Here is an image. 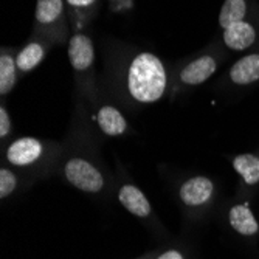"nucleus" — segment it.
<instances>
[{
    "label": "nucleus",
    "mask_w": 259,
    "mask_h": 259,
    "mask_svg": "<svg viewBox=\"0 0 259 259\" xmlns=\"http://www.w3.org/2000/svg\"><path fill=\"white\" fill-rule=\"evenodd\" d=\"M166 87V70L158 56L140 53L132 59L126 75V92L134 103H157L163 98Z\"/></svg>",
    "instance_id": "nucleus-1"
},
{
    "label": "nucleus",
    "mask_w": 259,
    "mask_h": 259,
    "mask_svg": "<svg viewBox=\"0 0 259 259\" xmlns=\"http://www.w3.org/2000/svg\"><path fill=\"white\" fill-rule=\"evenodd\" d=\"M64 176L68 183L84 193H100L106 185L97 164L85 157H70L64 164Z\"/></svg>",
    "instance_id": "nucleus-2"
},
{
    "label": "nucleus",
    "mask_w": 259,
    "mask_h": 259,
    "mask_svg": "<svg viewBox=\"0 0 259 259\" xmlns=\"http://www.w3.org/2000/svg\"><path fill=\"white\" fill-rule=\"evenodd\" d=\"M47 149H49L47 141L34 137H20L8 145L5 151V158L13 166L27 168L42 160L47 154Z\"/></svg>",
    "instance_id": "nucleus-3"
},
{
    "label": "nucleus",
    "mask_w": 259,
    "mask_h": 259,
    "mask_svg": "<svg viewBox=\"0 0 259 259\" xmlns=\"http://www.w3.org/2000/svg\"><path fill=\"white\" fill-rule=\"evenodd\" d=\"M214 193V185L208 177H193L188 179L180 188V199L188 206L205 205Z\"/></svg>",
    "instance_id": "nucleus-4"
},
{
    "label": "nucleus",
    "mask_w": 259,
    "mask_h": 259,
    "mask_svg": "<svg viewBox=\"0 0 259 259\" xmlns=\"http://www.w3.org/2000/svg\"><path fill=\"white\" fill-rule=\"evenodd\" d=\"M68 59L76 72H84L90 68L95 59V50L89 36L78 33L68 42Z\"/></svg>",
    "instance_id": "nucleus-5"
},
{
    "label": "nucleus",
    "mask_w": 259,
    "mask_h": 259,
    "mask_svg": "<svg viewBox=\"0 0 259 259\" xmlns=\"http://www.w3.org/2000/svg\"><path fill=\"white\" fill-rule=\"evenodd\" d=\"M218 68V62L213 56H202L190 62L180 72V81L186 85H199L211 78Z\"/></svg>",
    "instance_id": "nucleus-6"
},
{
    "label": "nucleus",
    "mask_w": 259,
    "mask_h": 259,
    "mask_svg": "<svg viewBox=\"0 0 259 259\" xmlns=\"http://www.w3.org/2000/svg\"><path fill=\"white\" fill-rule=\"evenodd\" d=\"M97 124L100 131L107 137H120L129 131V124L124 115L110 104L100 107L97 113Z\"/></svg>",
    "instance_id": "nucleus-7"
},
{
    "label": "nucleus",
    "mask_w": 259,
    "mask_h": 259,
    "mask_svg": "<svg viewBox=\"0 0 259 259\" xmlns=\"http://www.w3.org/2000/svg\"><path fill=\"white\" fill-rule=\"evenodd\" d=\"M121 205L137 218H148L151 214V203L146 196L134 185H123L118 191Z\"/></svg>",
    "instance_id": "nucleus-8"
},
{
    "label": "nucleus",
    "mask_w": 259,
    "mask_h": 259,
    "mask_svg": "<svg viewBox=\"0 0 259 259\" xmlns=\"http://www.w3.org/2000/svg\"><path fill=\"white\" fill-rule=\"evenodd\" d=\"M254 39H256L254 28L248 22H244V20L234 23V25L228 27L224 31V42L231 50H238V52L245 50L253 45Z\"/></svg>",
    "instance_id": "nucleus-9"
},
{
    "label": "nucleus",
    "mask_w": 259,
    "mask_h": 259,
    "mask_svg": "<svg viewBox=\"0 0 259 259\" xmlns=\"http://www.w3.org/2000/svg\"><path fill=\"white\" fill-rule=\"evenodd\" d=\"M230 225L233 227V230L242 234V236H253L259 231V224L254 219L251 209L247 203H241L236 205L230 209Z\"/></svg>",
    "instance_id": "nucleus-10"
},
{
    "label": "nucleus",
    "mask_w": 259,
    "mask_h": 259,
    "mask_svg": "<svg viewBox=\"0 0 259 259\" xmlns=\"http://www.w3.org/2000/svg\"><path fill=\"white\" fill-rule=\"evenodd\" d=\"M230 79L238 85H247L259 79V55L239 59L230 70Z\"/></svg>",
    "instance_id": "nucleus-11"
},
{
    "label": "nucleus",
    "mask_w": 259,
    "mask_h": 259,
    "mask_svg": "<svg viewBox=\"0 0 259 259\" xmlns=\"http://www.w3.org/2000/svg\"><path fill=\"white\" fill-rule=\"evenodd\" d=\"M45 45L40 42H30L28 45H25L23 49L19 52V55L16 56V64H17V70L19 72H30L34 67H37L40 64V61L45 56Z\"/></svg>",
    "instance_id": "nucleus-12"
},
{
    "label": "nucleus",
    "mask_w": 259,
    "mask_h": 259,
    "mask_svg": "<svg viewBox=\"0 0 259 259\" xmlns=\"http://www.w3.org/2000/svg\"><path fill=\"white\" fill-rule=\"evenodd\" d=\"M233 168L247 185L259 182V157L253 154H239L233 158Z\"/></svg>",
    "instance_id": "nucleus-13"
},
{
    "label": "nucleus",
    "mask_w": 259,
    "mask_h": 259,
    "mask_svg": "<svg viewBox=\"0 0 259 259\" xmlns=\"http://www.w3.org/2000/svg\"><path fill=\"white\" fill-rule=\"evenodd\" d=\"M247 14L245 0H225L219 13V25L227 30L234 23L242 22Z\"/></svg>",
    "instance_id": "nucleus-14"
},
{
    "label": "nucleus",
    "mask_w": 259,
    "mask_h": 259,
    "mask_svg": "<svg viewBox=\"0 0 259 259\" xmlns=\"http://www.w3.org/2000/svg\"><path fill=\"white\" fill-rule=\"evenodd\" d=\"M64 14L62 0H37L36 20L39 25H52L61 20Z\"/></svg>",
    "instance_id": "nucleus-15"
},
{
    "label": "nucleus",
    "mask_w": 259,
    "mask_h": 259,
    "mask_svg": "<svg viewBox=\"0 0 259 259\" xmlns=\"http://www.w3.org/2000/svg\"><path fill=\"white\" fill-rule=\"evenodd\" d=\"M17 79V64L16 59L7 53L0 56V93L2 97L8 95L13 90Z\"/></svg>",
    "instance_id": "nucleus-16"
},
{
    "label": "nucleus",
    "mask_w": 259,
    "mask_h": 259,
    "mask_svg": "<svg viewBox=\"0 0 259 259\" xmlns=\"http://www.w3.org/2000/svg\"><path fill=\"white\" fill-rule=\"evenodd\" d=\"M16 188H17V176L8 168L0 169V197L2 199L8 197L11 193H14Z\"/></svg>",
    "instance_id": "nucleus-17"
},
{
    "label": "nucleus",
    "mask_w": 259,
    "mask_h": 259,
    "mask_svg": "<svg viewBox=\"0 0 259 259\" xmlns=\"http://www.w3.org/2000/svg\"><path fill=\"white\" fill-rule=\"evenodd\" d=\"M13 132V123H11V116L7 110L5 106L0 107V138L7 140V137H10Z\"/></svg>",
    "instance_id": "nucleus-18"
},
{
    "label": "nucleus",
    "mask_w": 259,
    "mask_h": 259,
    "mask_svg": "<svg viewBox=\"0 0 259 259\" xmlns=\"http://www.w3.org/2000/svg\"><path fill=\"white\" fill-rule=\"evenodd\" d=\"M97 0H67V4L70 7H75V8H85L95 4Z\"/></svg>",
    "instance_id": "nucleus-19"
},
{
    "label": "nucleus",
    "mask_w": 259,
    "mask_h": 259,
    "mask_svg": "<svg viewBox=\"0 0 259 259\" xmlns=\"http://www.w3.org/2000/svg\"><path fill=\"white\" fill-rule=\"evenodd\" d=\"M157 259H185V257L179 250H168V251L161 253Z\"/></svg>",
    "instance_id": "nucleus-20"
}]
</instances>
